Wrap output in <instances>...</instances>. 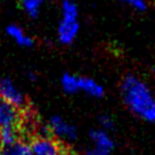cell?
Segmentation results:
<instances>
[{
	"label": "cell",
	"instance_id": "6da1fadb",
	"mask_svg": "<svg viewBox=\"0 0 155 155\" xmlns=\"http://www.w3.org/2000/svg\"><path fill=\"white\" fill-rule=\"evenodd\" d=\"M120 90L124 105L134 115L155 123V96L143 79L135 74H126Z\"/></svg>",
	"mask_w": 155,
	"mask_h": 155
},
{
	"label": "cell",
	"instance_id": "7a4b0ae2",
	"mask_svg": "<svg viewBox=\"0 0 155 155\" xmlns=\"http://www.w3.org/2000/svg\"><path fill=\"white\" fill-rule=\"evenodd\" d=\"M32 155H59L66 147L54 136H37L30 141Z\"/></svg>",
	"mask_w": 155,
	"mask_h": 155
},
{
	"label": "cell",
	"instance_id": "3957f363",
	"mask_svg": "<svg viewBox=\"0 0 155 155\" xmlns=\"http://www.w3.org/2000/svg\"><path fill=\"white\" fill-rule=\"evenodd\" d=\"M0 97L18 108H24L26 106V98L24 94L15 86L9 78L0 79Z\"/></svg>",
	"mask_w": 155,
	"mask_h": 155
},
{
	"label": "cell",
	"instance_id": "277c9868",
	"mask_svg": "<svg viewBox=\"0 0 155 155\" xmlns=\"http://www.w3.org/2000/svg\"><path fill=\"white\" fill-rule=\"evenodd\" d=\"M21 108L13 105L0 97V128L4 127H17L22 122Z\"/></svg>",
	"mask_w": 155,
	"mask_h": 155
},
{
	"label": "cell",
	"instance_id": "5b68a950",
	"mask_svg": "<svg viewBox=\"0 0 155 155\" xmlns=\"http://www.w3.org/2000/svg\"><path fill=\"white\" fill-rule=\"evenodd\" d=\"M49 128L51 130L53 136L57 138H64L68 140H75L78 136L77 128L70 124L64 120L62 116L54 115L49 119Z\"/></svg>",
	"mask_w": 155,
	"mask_h": 155
},
{
	"label": "cell",
	"instance_id": "8992f818",
	"mask_svg": "<svg viewBox=\"0 0 155 155\" xmlns=\"http://www.w3.org/2000/svg\"><path fill=\"white\" fill-rule=\"evenodd\" d=\"M80 31V24L78 19H68L62 18L59 22L57 29L58 41L62 45H71L77 39Z\"/></svg>",
	"mask_w": 155,
	"mask_h": 155
},
{
	"label": "cell",
	"instance_id": "52a82bcc",
	"mask_svg": "<svg viewBox=\"0 0 155 155\" xmlns=\"http://www.w3.org/2000/svg\"><path fill=\"white\" fill-rule=\"evenodd\" d=\"M79 88L86 95L94 98H102L105 94L104 87L101 83L88 77H79Z\"/></svg>",
	"mask_w": 155,
	"mask_h": 155
},
{
	"label": "cell",
	"instance_id": "ba28073f",
	"mask_svg": "<svg viewBox=\"0 0 155 155\" xmlns=\"http://www.w3.org/2000/svg\"><path fill=\"white\" fill-rule=\"evenodd\" d=\"M6 32L8 34V37L14 40L16 44H18L21 47H26V48H30L32 47L34 44V40L29 34H26L23 31V29L16 24H10L7 26L6 29Z\"/></svg>",
	"mask_w": 155,
	"mask_h": 155
},
{
	"label": "cell",
	"instance_id": "9c48e42d",
	"mask_svg": "<svg viewBox=\"0 0 155 155\" xmlns=\"http://www.w3.org/2000/svg\"><path fill=\"white\" fill-rule=\"evenodd\" d=\"M89 136L91 138L92 143L95 144V146H98V147H102V148H105V150H113L114 148V140L112 139V137L110 136L108 131L104 130V129H92L90 132H89Z\"/></svg>",
	"mask_w": 155,
	"mask_h": 155
},
{
	"label": "cell",
	"instance_id": "30bf717a",
	"mask_svg": "<svg viewBox=\"0 0 155 155\" xmlns=\"http://www.w3.org/2000/svg\"><path fill=\"white\" fill-rule=\"evenodd\" d=\"M18 129L17 127H4L0 128V144L2 147L9 146L14 144L19 138Z\"/></svg>",
	"mask_w": 155,
	"mask_h": 155
},
{
	"label": "cell",
	"instance_id": "8fae6325",
	"mask_svg": "<svg viewBox=\"0 0 155 155\" xmlns=\"http://www.w3.org/2000/svg\"><path fill=\"white\" fill-rule=\"evenodd\" d=\"M61 86H62V89L65 94H68V95L77 94L78 91H80L79 77L70 74V73H65L61 78Z\"/></svg>",
	"mask_w": 155,
	"mask_h": 155
},
{
	"label": "cell",
	"instance_id": "7c38bea8",
	"mask_svg": "<svg viewBox=\"0 0 155 155\" xmlns=\"http://www.w3.org/2000/svg\"><path fill=\"white\" fill-rule=\"evenodd\" d=\"M22 7L31 18H37L40 13V8L44 4V0H21Z\"/></svg>",
	"mask_w": 155,
	"mask_h": 155
},
{
	"label": "cell",
	"instance_id": "4fadbf2b",
	"mask_svg": "<svg viewBox=\"0 0 155 155\" xmlns=\"http://www.w3.org/2000/svg\"><path fill=\"white\" fill-rule=\"evenodd\" d=\"M62 18L78 19L79 16V8L77 4L72 0H64L62 2Z\"/></svg>",
	"mask_w": 155,
	"mask_h": 155
},
{
	"label": "cell",
	"instance_id": "5bb4252c",
	"mask_svg": "<svg viewBox=\"0 0 155 155\" xmlns=\"http://www.w3.org/2000/svg\"><path fill=\"white\" fill-rule=\"evenodd\" d=\"M98 123L102 129L106 131H113L115 128V122L110 114H102L98 116Z\"/></svg>",
	"mask_w": 155,
	"mask_h": 155
},
{
	"label": "cell",
	"instance_id": "9a60e30c",
	"mask_svg": "<svg viewBox=\"0 0 155 155\" xmlns=\"http://www.w3.org/2000/svg\"><path fill=\"white\" fill-rule=\"evenodd\" d=\"M126 5L130 6L132 9L137 10V12H146L147 10V4L145 0H121Z\"/></svg>",
	"mask_w": 155,
	"mask_h": 155
},
{
	"label": "cell",
	"instance_id": "2e32d148",
	"mask_svg": "<svg viewBox=\"0 0 155 155\" xmlns=\"http://www.w3.org/2000/svg\"><path fill=\"white\" fill-rule=\"evenodd\" d=\"M111 154V150L102 148V147H98V146H94L92 148H88L86 150L84 155H110Z\"/></svg>",
	"mask_w": 155,
	"mask_h": 155
},
{
	"label": "cell",
	"instance_id": "e0dca14e",
	"mask_svg": "<svg viewBox=\"0 0 155 155\" xmlns=\"http://www.w3.org/2000/svg\"><path fill=\"white\" fill-rule=\"evenodd\" d=\"M59 155H78L74 150H72L71 148H68V147H65L63 150V152L61 153Z\"/></svg>",
	"mask_w": 155,
	"mask_h": 155
},
{
	"label": "cell",
	"instance_id": "ac0fdd59",
	"mask_svg": "<svg viewBox=\"0 0 155 155\" xmlns=\"http://www.w3.org/2000/svg\"><path fill=\"white\" fill-rule=\"evenodd\" d=\"M28 79H29L30 81H32V82L37 81V75H35V73H33V72H28Z\"/></svg>",
	"mask_w": 155,
	"mask_h": 155
},
{
	"label": "cell",
	"instance_id": "d6986e66",
	"mask_svg": "<svg viewBox=\"0 0 155 155\" xmlns=\"http://www.w3.org/2000/svg\"><path fill=\"white\" fill-rule=\"evenodd\" d=\"M1 152H2V146H1V144H0V155H1Z\"/></svg>",
	"mask_w": 155,
	"mask_h": 155
}]
</instances>
